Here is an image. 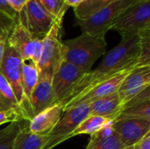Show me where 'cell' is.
Here are the masks:
<instances>
[{
  "instance_id": "cell-1",
  "label": "cell",
  "mask_w": 150,
  "mask_h": 149,
  "mask_svg": "<svg viewBox=\"0 0 150 149\" xmlns=\"http://www.w3.org/2000/svg\"><path fill=\"white\" fill-rule=\"evenodd\" d=\"M139 54V34L122 38L121 41L115 47L105 54L100 64L93 71L85 73L81 77L69 99L80 95L97 83L113 76L120 71L137 67Z\"/></svg>"
},
{
  "instance_id": "cell-2",
  "label": "cell",
  "mask_w": 150,
  "mask_h": 149,
  "mask_svg": "<svg viewBox=\"0 0 150 149\" xmlns=\"http://www.w3.org/2000/svg\"><path fill=\"white\" fill-rule=\"evenodd\" d=\"M106 47L105 37L82 33L62 41V60L88 73L96 61L105 54Z\"/></svg>"
},
{
  "instance_id": "cell-3",
  "label": "cell",
  "mask_w": 150,
  "mask_h": 149,
  "mask_svg": "<svg viewBox=\"0 0 150 149\" xmlns=\"http://www.w3.org/2000/svg\"><path fill=\"white\" fill-rule=\"evenodd\" d=\"M134 1L118 0L113 2L99 9L85 19H76L75 25L81 29L82 33L105 37L106 32L111 30L114 21Z\"/></svg>"
},
{
  "instance_id": "cell-4",
  "label": "cell",
  "mask_w": 150,
  "mask_h": 149,
  "mask_svg": "<svg viewBox=\"0 0 150 149\" xmlns=\"http://www.w3.org/2000/svg\"><path fill=\"white\" fill-rule=\"evenodd\" d=\"M62 20L55 21L47 35L42 39L40 57L38 62L40 76L53 77L62 60Z\"/></svg>"
},
{
  "instance_id": "cell-5",
  "label": "cell",
  "mask_w": 150,
  "mask_h": 149,
  "mask_svg": "<svg viewBox=\"0 0 150 149\" xmlns=\"http://www.w3.org/2000/svg\"><path fill=\"white\" fill-rule=\"evenodd\" d=\"M150 28V1L134 3L114 21L111 30L118 32L122 38L139 34Z\"/></svg>"
},
{
  "instance_id": "cell-6",
  "label": "cell",
  "mask_w": 150,
  "mask_h": 149,
  "mask_svg": "<svg viewBox=\"0 0 150 149\" xmlns=\"http://www.w3.org/2000/svg\"><path fill=\"white\" fill-rule=\"evenodd\" d=\"M55 21L57 20L45 10L39 0L28 1L18 12L17 17V22L22 25L33 37L41 40Z\"/></svg>"
},
{
  "instance_id": "cell-7",
  "label": "cell",
  "mask_w": 150,
  "mask_h": 149,
  "mask_svg": "<svg viewBox=\"0 0 150 149\" xmlns=\"http://www.w3.org/2000/svg\"><path fill=\"white\" fill-rule=\"evenodd\" d=\"M90 116V104L84 103L74 106L63 112L56 126L47 134L48 141L42 149H53L60 143L69 139L70 134Z\"/></svg>"
},
{
  "instance_id": "cell-8",
  "label": "cell",
  "mask_w": 150,
  "mask_h": 149,
  "mask_svg": "<svg viewBox=\"0 0 150 149\" xmlns=\"http://www.w3.org/2000/svg\"><path fill=\"white\" fill-rule=\"evenodd\" d=\"M22 62L23 61L18 53L6 43L4 57L0 65V74L5 78L11 86L20 107L23 109L27 118V120L30 121L21 83Z\"/></svg>"
},
{
  "instance_id": "cell-9",
  "label": "cell",
  "mask_w": 150,
  "mask_h": 149,
  "mask_svg": "<svg viewBox=\"0 0 150 149\" xmlns=\"http://www.w3.org/2000/svg\"><path fill=\"white\" fill-rule=\"evenodd\" d=\"M85 74L76 65L62 61L52 77V86L55 105L62 106L71 97L76 86L81 77Z\"/></svg>"
},
{
  "instance_id": "cell-10",
  "label": "cell",
  "mask_w": 150,
  "mask_h": 149,
  "mask_svg": "<svg viewBox=\"0 0 150 149\" xmlns=\"http://www.w3.org/2000/svg\"><path fill=\"white\" fill-rule=\"evenodd\" d=\"M6 43L18 53L23 61H32L36 66L38 65L42 40L33 37L18 22L14 25Z\"/></svg>"
},
{
  "instance_id": "cell-11",
  "label": "cell",
  "mask_w": 150,
  "mask_h": 149,
  "mask_svg": "<svg viewBox=\"0 0 150 149\" xmlns=\"http://www.w3.org/2000/svg\"><path fill=\"white\" fill-rule=\"evenodd\" d=\"M134 68L120 71V73L114 75L113 76L97 83L96 85H94L88 90L81 93L80 95L69 99L63 105V112L70 110L74 106L78 105L80 104H84V103L90 104L97 99H99L101 97L117 92L122 81Z\"/></svg>"
},
{
  "instance_id": "cell-12",
  "label": "cell",
  "mask_w": 150,
  "mask_h": 149,
  "mask_svg": "<svg viewBox=\"0 0 150 149\" xmlns=\"http://www.w3.org/2000/svg\"><path fill=\"white\" fill-rule=\"evenodd\" d=\"M149 86H150V66L135 67L125 77L117 91L123 106Z\"/></svg>"
},
{
  "instance_id": "cell-13",
  "label": "cell",
  "mask_w": 150,
  "mask_h": 149,
  "mask_svg": "<svg viewBox=\"0 0 150 149\" xmlns=\"http://www.w3.org/2000/svg\"><path fill=\"white\" fill-rule=\"evenodd\" d=\"M112 128L125 148L133 147L150 132V121L145 119H116Z\"/></svg>"
},
{
  "instance_id": "cell-14",
  "label": "cell",
  "mask_w": 150,
  "mask_h": 149,
  "mask_svg": "<svg viewBox=\"0 0 150 149\" xmlns=\"http://www.w3.org/2000/svg\"><path fill=\"white\" fill-rule=\"evenodd\" d=\"M53 105H55V99L52 86V77L47 76H40L39 81L32 92L28 102L30 119H32L35 115Z\"/></svg>"
},
{
  "instance_id": "cell-15",
  "label": "cell",
  "mask_w": 150,
  "mask_h": 149,
  "mask_svg": "<svg viewBox=\"0 0 150 149\" xmlns=\"http://www.w3.org/2000/svg\"><path fill=\"white\" fill-rule=\"evenodd\" d=\"M63 114V106L56 104L35 115L28 123L29 131L35 134L47 135L56 126Z\"/></svg>"
},
{
  "instance_id": "cell-16",
  "label": "cell",
  "mask_w": 150,
  "mask_h": 149,
  "mask_svg": "<svg viewBox=\"0 0 150 149\" xmlns=\"http://www.w3.org/2000/svg\"><path fill=\"white\" fill-rule=\"evenodd\" d=\"M123 110V105L118 92H114L90 103V115L99 116L115 121Z\"/></svg>"
},
{
  "instance_id": "cell-17",
  "label": "cell",
  "mask_w": 150,
  "mask_h": 149,
  "mask_svg": "<svg viewBox=\"0 0 150 149\" xmlns=\"http://www.w3.org/2000/svg\"><path fill=\"white\" fill-rule=\"evenodd\" d=\"M126 148L112 128V122L98 133L91 135V140L85 149Z\"/></svg>"
},
{
  "instance_id": "cell-18",
  "label": "cell",
  "mask_w": 150,
  "mask_h": 149,
  "mask_svg": "<svg viewBox=\"0 0 150 149\" xmlns=\"http://www.w3.org/2000/svg\"><path fill=\"white\" fill-rule=\"evenodd\" d=\"M0 111L14 112L18 114L21 118V119L27 120V118L23 109L20 107L11 86L1 74H0Z\"/></svg>"
},
{
  "instance_id": "cell-19",
  "label": "cell",
  "mask_w": 150,
  "mask_h": 149,
  "mask_svg": "<svg viewBox=\"0 0 150 149\" xmlns=\"http://www.w3.org/2000/svg\"><path fill=\"white\" fill-rule=\"evenodd\" d=\"M40 77V72L38 69V67L33 63L32 61H23L22 62V68H21V83H22V89L23 93L26 104V110L29 116L28 112V102L30 99V97L32 95V92L33 91ZM30 119V116H29ZM31 120V119H30Z\"/></svg>"
},
{
  "instance_id": "cell-20",
  "label": "cell",
  "mask_w": 150,
  "mask_h": 149,
  "mask_svg": "<svg viewBox=\"0 0 150 149\" xmlns=\"http://www.w3.org/2000/svg\"><path fill=\"white\" fill-rule=\"evenodd\" d=\"M29 123V122H28ZM28 123L17 136L12 149H42L48 141V135H40L29 131Z\"/></svg>"
},
{
  "instance_id": "cell-21",
  "label": "cell",
  "mask_w": 150,
  "mask_h": 149,
  "mask_svg": "<svg viewBox=\"0 0 150 149\" xmlns=\"http://www.w3.org/2000/svg\"><path fill=\"white\" fill-rule=\"evenodd\" d=\"M113 121L106 119L105 118L99 116H92L90 115L87 117L79 126L78 127L70 134L69 139L75 136L82 135V134H90L92 135L98 131H100L105 126H108Z\"/></svg>"
},
{
  "instance_id": "cell-22",
  "label": "cell",
  "mask_w": 150,
  "mask_h": 149,
  "mask_svg": "<svg viewBox=\"0 0 150 149\" xmlns=\"http://www.w3.org/2000/svg\"><path fill=\"white\" fill-rule=\"evenodd\" d=\"M27 120H18L0 130V149H12L15 140L22 128L28 123Z\"/></svg>"
},
{
  "instance_id": "cell-23",
  "label": "cell",
  "mask_w": 150,
  "mask_h": 149,
  "mask_svg": "<svg viewBox=\"0 0 150 149\" xmlns=\"http://www.w3.org/2000/svg\"><path fill=\"white\" fill-rule=\"evenodd\" d=\"M116 1L118 0H86L83 4L74 9L76 19H85L99 9Z\"/></svg>"
},
{
  "instance_id": "cell-24",
  "label": "cell",
  "mask_w": 150,
  "mask_h": 149,
  "mask_svg": "<svg viewBox=\"0 0 150 149\" xmlns=\"http://www.w3.org/2000/svg\"><path fill=\"white\" fill-rule=\"evenodd\" d=\"M117 119H145L150 121V101L122 110Z\"/></svg>"
},
{
  "instance_id": "cell-25",
  "label": "cell",
  "mask_w": 150,
  "mask_h": 149,
  "mask_svg": "<svg viewBox=\"0 0 150 149\" xmlns=\"http://www.w3.org/2000/svg\"><path fill=\"white\" fill-rule=\"evenodd\" d=\"M140 54L137 67L150 66V28H147L139 33Z\"/></svg>"
},
{
  "instance_id": "cell-26",
  "label": "cell",
  "mask_w": 150,
  "mask_h": 149,
  "mask_svg": "<svg viewBox=\"0 0 150 149\" xmlns=\"http://www.w3.org/2000/svg\"><path fill=\"white\" fill-rule=\"evenodd\" d=\"M45 10L53 16L56 20L63 19V17L68 10L64 0H39Z\"/></svg>"
},
{
  "instance_id": "cell-27",
  "label": "cell",
  "mask_w": 150,
  "mask_h": 149,
  "mask_svg": "<svg viewBox=\"0 0 150 149\" xmlns=\"http://www.w3.org/2000/svg\"><path fill=\"white\" fill-rule=\"evenodd\" d=\"M17 20L0 11V41L6 42Z\"/></svg>"
},
{
  "instance_id": "cell-28",
  "label": "cell",
  "mask_w": 150,
  "mask_h": 149,
  "mask_svg": "<svg viewBox=\"0 0 150 149\" xmlns=\"http://www.w3.org/2000/svg\"><path fill=\"white\" fill-rule=\"evenodd\" d=\"M150 101V86L147 87L146 89H144L142 91H141L140 93H138L136 96H134L131 100H129L124 106H123V110L134 105H137L145 102H149Z\"/></svg>"
},
{
  "instance_id": "cell-29",
  "label": "cell",
  "mask_w": 150,
  "mask_h": 149,
  "mask_svg": "<svg viewBox=\"0 0 150 149\" xmlns=\"http://www.w3.org/2000/svg\"><path fill=\"white\" fill-rule=\"evenodd\" d=\"M18 120H22L21 118L18 114L14 112H11L0 111V126L8 122L11 123L13 121H18Z\"/></svg>"
},
{
  "instance_id": "cell-30",
  "label": "cell",
  "mask_w": 150,
  "mask_h": 149,
  "mask_svg": "<svg viewBox=\"0 0 150 149\" xmlns=\"http://www.w3.org/2000/svg\"><path fill=\"white\" fill-rule=\"evenodd\" d=\"M0 11L3 13L7 14L8 16L11 17L12 18L17 20V17H18V12L15 11L11 6L9 4L7 0H0Z\"/></svg>"
},
{
  "instance_id": "cell-31",
  "label": "cell",
  "mask_w": 150,
  "mask_h": 149,
  "mask_svg": "<svg viewBox=\"0 0 150 149\" xmlns=\"http://www.w3.org/2000/svg\"><path fill=\"white\" fill-rule=\"evenodd\" d=\"M133 149H150V132L138 141L133 146Z\"/></svg>"
},
{
  "instance_id": "cell-32",
  "label": "cell",
  "mask_w": 150,
  "mask_h": 149,
  "mask_svg": "<svg viewBox=\"0 0 150 149\" xmlns=\"http://www.w3.org/2000/svg\"><path fill=\"white\" fill-rule=\"evenodd\" d=\"M7 1L12 9L15 11L18 12L23 8V6L30 0H7Z\"/></svg>"
},
{
  "instance_id": "cell-33",
  "label": "cell",
  "mask_w": 150,
  "mask_h": 149,
  "mask_svg": "<svg viewBox=\"0 0 150 149\" xmlns=\"http://www.w3.org/2000/svg\"><path fill=\"white\" fill-rule=\"evenodd\" d=\"M85 1L86 0H64V3L68 7H73V9H75L83 4Z\"/></svg>"
},
{
  "instance_id": "cell-34",
  "label": "cell",
  "mask_w": 150,
  "mask_h": 149,
  "mask_svg": "<svg viewBox=\"0 0 150 149\" xmlns=\"http://www.w3.org/2000/svg\"><path fill=\"white\" fill-rule=\"evenodd\" d=\"M5 45H6V42H2V41H0V65H1V62H2L3 57H4V49H5Z\"/></svg>"
},
{
  "instance_id": "cell-35",
  "label": "cell",
  "mask_w": 150,
  "mask_h": 149,
  "mask_svg": "<svg viewBox=\"0 0 150 149\" xmlns=\"http://www.w3.org/2000/svg\"><path fill=\"white\" fill-rule=\"evenodd\" d=\"M138 2H147V1H150V0H137Z\"/></svg>"
},
{
  "instance_id": "cell-36",
  "label": "cell",
  "mask_w": 150,
  "mask_h": 149,
  "mask_svg": "<svg viewBox=\"0 0 150 149\" xmlns=\"http://www.w3.org/2000/svg\"><path fill=\"white\" fill-rule=\"evenodd\" d=\"M124 149H133V147H129V148H126Z\"/></svg>"
}]
</instances>
